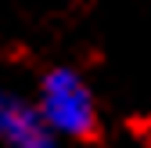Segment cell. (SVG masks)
<instances>
[{
  "instance_id": "cell-1",
  "label": "cell",
  "mask_w": 151,
  "mask_h": 148,
  "mask_svg": "<svg viewBox=\"0 0 151 148\" xmlns=\"http://www.w3.org/2000/svg\"><path fill=\"white\" fill-rule=\"evenodd\" d=\"M36 108L43 112L47 126L58 137L83 141V144H90V141L97 144L101 141L97 101H93V90L83 83L79 72H72V69H50V72H43Z\"/></svg>"
},
{
  "instance_id": "cell-2",
  "label": "cell",
  "mask_w": 151,
  "mask_h": 148,
  "mask_svg": "<svg viewBox=\"0 0 151 148\" xmlns=\"http://www.w3.org/2000/svg\"><path fill=\"white\" fill-rule=\"evenodd\" d=\"M0 141L14 148H50L58 141V134L47 126L36 105L22 101L14 90L0 87Z\"/></svg>"
}]
</instances>
